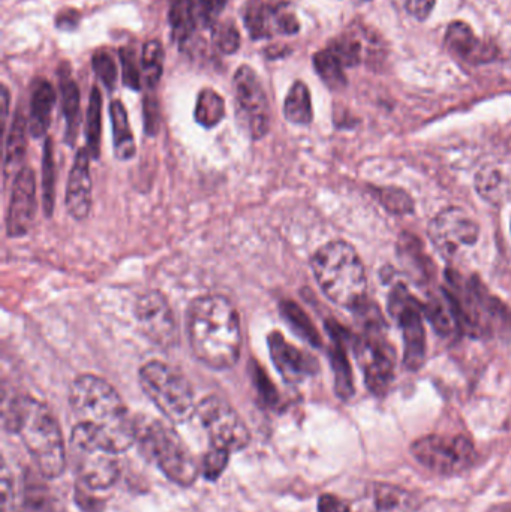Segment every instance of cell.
<instances>
[{"label": "cell", "instance_id": "1", "mask_svg": "<svg viewBox=\"0 0 511 512\" xmlns=\"http://www.w3.org/2000/svg\"><path fill=\"white\" fill-rule=\"evenodd\" d=\"M186 334L195 358L215 370L236 366L242 354V325L234 304L224 295L195 298L186 313Z\"/></svg>", "mask_w": 511, "mask_h": 512}, {"label": "cell", "instance_id": "2", "mask_svg": "<svg viewBox=\"0 0 511 512\" xmlns=\"http://www.w3.org/2000/svg\"><path fill=\"white\" fill-rule=\"evenodd\" d=\"M69 403L78 418L102 441L122 453L137 441L135 421L129 417L128 409L113 385L95 375H80L72 382Z\"/></svg>", "mask_w": 511, "mask_h": 512}, {"label": "cell", "instance_id": "3", "mask_svg": "<svg viewBox=\"0 0 511 512\" xmlns=\"http://www.w3.org/2000/svg\"><path fill=\"white\" fill-rule=\"evenodd\" d=\"M5 426L20 436L45 478L53 480L63 474L66 448L62 432L44 403L29 396L15 397L5 412Z\"/></svg>", "mask_w": 511, "mask_h": 512}, {"label": "cell", "instance_id": "4", "mask_svg": "<svg viewBox=\"0 0 511 512\" xmlns=\"http://www.w3.org/2000/svg\"><path fill=\"white\" fill-rule=\"evenodd\" d=\"M321 291L345 309L359 310L366 301L365 267L353 246L342 240L321 246L311 259Z\"/></svg>", "mask_w": 511, "mask_h": 512}, {"label": "cell", "instance_id": "5", "mask_svg": "<svg viewBox=\"0 0 511 512\" xmlns=\"http://www.w3.org/2000/svg\"><path fill=\"white\" fill-rule=\"evenodd\" d=\"M137 441L153 457L161 471L179 486H191L197 480L198 468L191 451L176 432L161 421H135Z\"/></svg>", "mask_w": 511, "mask_h": 512}, {"label": "cell", "instance_id": "6", "mask_svg": "<svg viewBox=\"0 0 511 512\" xmlns=\"http://www.w3.org/2000/svg\"><path fill=\"white\" fill-rule=\"evenodd\" d=\"M140 384L156 408L173 423H185L197 412L191 384L170 364L158 360L144 364L140 369Z\"/></svg>", "mask_w": 511, "mask_h": 512}, {"label": "cell", "instance_id": "7", "mask_svg": "<svg viewBox=\"0 0 511 512\" xmlns=\"http://www.w3.org/2000/svg\"><path fill=\"white\" fill-rule=\"evenodd\" d=\"M71 454L78 475L89 489H110L119 478V453L86 424L78 423L72 430Z\"/></svg>", "mask_w": 511, "mask_h": 512}, {"label": "cell", "instance_id": "8", "mask_svg": "<svg viewBox=\"0 0 511 512\" xmlns=\"http://www.w3.org/2000/svg\"><path fill=\"white\" fill-rule=\"evenodd\" d=\"M236 116L252 140L266 137L270 129V105L266 90L251 66H240L233 80Z\"/></svg>", "mask_w": 511, "mask_h": 512}, {"label": "cell", "instance_id": "9", "mask_svg": "<svg viewBox=\"0 0 511 512\" xmlns=\"http://www.w3.org/2000/svg\"><path fill=\"white\" fill-rule=\"evenodd\" d=\"M354 351L369 391L375 396H384L395 378V352L377 322L368 324L366 333L354 342Z\"/></svg>", "mask_w": 511, "mask_h": 512}, {"label": "cell", "instance_id": "10", "mask_svg": "<svg viewBox=\"0 0 511 512\" xmlns=\"http://www.w3.org/2000/svg\"><path fill=\"white\" fill-rule=\"evenodd\" d=\"M417 462L437 474L452 475L473 465L476 448L467 436H425L414 442Z\"/></svg>", "mask_w": 511, "mask_h": 512}, {"label": "cell", "instance_id": "11", "mask_svg": "<svg viewBox=\"0 0 511 512\" xmlns=\"http://www.w3.org/2000/svg\"><path fill=\"white\" fill-rule=\"evenodd\" d=\"M390 316L398 322L404 336V364L419 370L426 360V333L423 306L411 297L404 285H396L389 298Z\"/></svg>", "mask_w": 511, "mask_h": 512}, {"label": "cell", "instance_id": "12", "mask_svg": "<svg viewBox=\"0 0 511 512\" xmlns=\"http://www.w3.org/2000/svg\"><path fill=\"white\" fill-rule=\"evenodd\" d=\"M197 415L212 447L224 448L230 453L248 447L251 441L248 427L227 400L218 396L206 397L197 406Z\"/></svg>", "mask_w": 511, "mask_h": 512}, {"label": "cell", "instance_id": "13", "mask_svg": "<svg viewBox=\"0 0 511 512\" xmlns=\"http://www.w3.org/2000/svg\"><path fill=\"white\" fill-rule=\"evenodd\" d=\"M428 234L441 256L452 261L467 249L474 248L480 237V227L461 207H449L432 219Z\"/></svg>", "mask_w": 511, "mask_h": 512}, {"label": "cell", "instance_id": "14", "mask_svg": "<svg viewBox=\"0 0 511 512\" xmlns=\"http://www.w3.org/2000/svg\"><path fill=\"white\" fill-rule=\"evenodd\" d=\"M135 316L144 336L159 348H173L179 339L176 316L162 292L149 291L135 303Z\"/></svg>", "mask_w": 511, "mask_h": 512}, {"label": "cell", "instance_id": "15", "mask_svg": "<svg viewBox=\"0 0 511 512\" xmlns=\"http://www.w3.org/2000/svg\"><path fill=\"white\" fill-rule=\"evenodd\" d=\"M225 5L227 0H174L170 8L174 39L185 44L201 30H213Z\"/></svg>", "mask_w": 511, "mask_h": 512}, {"label": "cell", "instance_id": "16", "mask_svg": "<svg viewBox=\"0 0 511 512\" xmlns=\"http://www.w3.org/2000/svg\"><path fill=\"white\" fill-rule=\"evenodd\" d=\"M245 26L252 39L294 35L300 23L285 3H251L246 9Z\"/></svg>", "mask_w": 511, "mask_h": 512}, {"label": "cell", "instance_id": "17", "mask_svg": "<svg viewBox=\"0 0 511 512\" xmlns=\"http://www.w3.org/2000/svg\"><path fill=\"white\" fill-rule=\"evenodd\" d=\"M36 215L35 174L24 167L15 174L9 203L6 231L9 237H23L32 228Z\"/></svg>", "mask_w": 511, "mask_h": 512}, {"label": "cell", "instance_id": "18", "mask_svg": "<svg viewBox=\"0 0 511 512\" xmlns=\"http://www.w3.org/2000/svg\"><path fill=\"white\" fill-rule=\"evenodd\" d=\"M90 153L87 147L75 156L66 186V209L75 221H84L92 210V176H90Z\"/></svg>", "mask_w": 511, "mask_h": 512}, {"label": "cell", "instance_id": "19", "mask_svg": "<svg viewBox=\"0 0 511 512\" xmlns=\"http://www.w3.org/2000/svg\"><path fill=\"white\" fill-rule=\"evenodd\" d=\"M270 357L285 381L300 382L318 372V361L285 340L281 333L269 336Z\"/></svg>", "mask_w": 511, "mask_h": 512}, {"label": "cell", "instance_id": "20", "mask_svg": "<svg viewBox=\"0 0 511 512\" xmlns=\"http://www.w3.org/2000/svg\"><path fill=\"white\" fill-rule=\"evenodd\" d=\"M446 45L453 56L470 65H483L497 57L495 45L477 38L473 29L464 21H453L447 27Z\"/></svg>", "mask_w": 511, "mask_h": 512}, {"label": "cell", "instance_id": "21", "mask_svg": "<svg viewBox=\"0 0 511 512\" xmlns=\"http://www.w3.org/2000/svg\"><path fill=\"white\" fill-rule=\"evenodd\" d=\"M416 496L402 487L393 484H372L359 512H414L417 510Z\"/></svg>", "mask_w": 511, "mask_h": 512}, {"label": "cell", "instance_id": "22", "mask_svg": "<svg viewBox=\"0 0 511 512\" xmlns=\"http://www.w3.org/2000/svg\"><path fill=\"white\" fill-rule=\"evenodd\" d=\"M56 104V92L44 78L35 80L30 96L29 129L33 137H44L50 128L51 113Z\"/></svg>", "mask_w": 511, "mask_h": 512}, {"label": "cell", "instance_id": "23", "mask_svg": "<svg viewBox=\"0 0 511 512\" xmlns=\"http://www.w3.org/2000/svg\"><path fill=\"white\" fill-rule=\"evenodd\" d=\"M476 189L492 206H503L511 195L510 176L498 164H488L477 173Z\"/></svg>", "mask_w": 511, "mask_h": 512}, {"label": "cell", "instance_id": "24", "mask_svg": "<svg viewBox=\"0 0 511 512\" xmlns=\"http://www.w3.org/2000/svg\"><path fill=\"white\" fill-rule=\"evenodd\" d=\"M111 125H113L114 153L120 161H128L135 155V141L129 126L128 113L122 102L113 101L110 105Z\"/></svg>", "mask_w": 511, "mask_h": 512}, {"label": "cell", "instance_id": "25", "mask_svg": "<svg viewBox=\"0 0 511 512\" xmlns=\"http://www.w3.org/2000/svg\"><path fill=\"white\" fill-rule=\"evenodd\" d=\"M285 119L294 125H309L314 119L311 93L303 81H296L291 86L284 104Z\"/></svg>", "mask_w": 511, "mask_h": 512}, {"label": "cell", "instance_id": "26", "mask_svg": "<svg viewBox=\"0 0 511 512\" xmlns=\"http://www.w3.org/2000/svg\"><path fill=\"white\" fill-rule=\"evenodd\" d=\"M332 327V334L335 336V348L332 349L333 372H335V390L336 394L342 400H348L354 394L353 372H351L350 361H348L347 354H345L344 343L341 342L339 331Z\"/></svg>", "mask_w": 511, "mask_h": 512}, {"label": "cell", "instance_id": "27", "mask_svg": "<svg viewBox=\"0 0 511 512\" xmlns=\"http://www.w3.org/2000/svg\"><path fill=\"white\" fill-rule=\"evenodd\" d=\"M60 98H62V111L66 120V138L68 143H74L80 126V90L69 75L60 78Z\"/></svg>", "mask_w": 511, "mask_h": 512}, {"label": "cell", "instance_id": "28", "mask_svg": "<svg viewBox=\"0 0 511 512\" xmlns=\"http://www.w3.org/2000/svg\"><path fill=\"white\" fill-rule=\"evenodd\" d=\"M314 66L321 80L332 90L344 89L347 86L344 68L341 60L335 56L330 48L318 51L314 56Z\"/></svg>", "mask_w": 511, "mask_h": 512}, {"label": "cell", "instance_id": "29", "mask_svg": "<svg viewBox=\"0 0 511 512\" xmlns=\"http://www.w3.org/2000/svg\"><path fill=\"white\" fill-rule=\"evenodd\" d=\"M225 116V102L218 92L212 89L201 90L195 107V120L204 128H215Z\"/></svg>", "mask_w": 511, "mask_h": 512}, {"label": "cell", "instance_id": "30", "mask_svg": "<svg viewBox=\"0 0 511 512\" xmlns=\"http://www.w3.org/2000/svg\"><path fill=\"white\" fill-rule=\"evenodd\" d=\"M423 313L429 319L435 330L443 336H449L459 325L458 315H456L455 306H453L452 298L447 294V300L435 298L428 306H423Z\"/></svg>", "mask_w": 511, "mask_h": 512}, {"label": "cell", "instance_id": "31", "mask_svg": "<svg viewBox=\"0 0 511 512\" xmlns=\"http://www.w3.org/2000/svg\"><path fill=\"white\" fill-rule=\"evenodd\" d=\"M164 47L158 39L146 42L143 48V57H141V74L147 87L153 89L158 86L161 80L162 71H164Z\"/></svg>", "mask_w": 511, "mask_h": 512}, {"label": "cell", "instance_id": "32", "mask_svg": "<svg viewBox=\"0 0 511 512\" xmlns=\"http://www.w3.org/2000/svg\"><path fill=\"white\" fill-rule=\"evenodd\" d=\"M26 125V119L18 111L11 126V134L6 141L5 176H8L9 171L15 170L26 155Z\"/></svg>", "mask_w": 511, "mask_h": 512}, {"label": "cell", "instance_id": "33", "mask_svg": "<svg viewBox=\"0 0 511 512\" xmlns=\"http://www.w3.org/2000/svg\"><path fill=\"white\" fill-rule=\"evenodd\" d=\"M102 98L101 93L93 87L90 93L89 107L86 116L87 150L92 158H98L101 147Z\"/></svg>", "mask_w": 511, "mask_h": 512}, {"label": "cell", "instance_id": "34", "mask_svg": "<svg viewBox=\"0 0 511 512\" xmlns=\"http://www.w3.org/2000/svg\"><path fill=\"white\" fill-rule=\"evenodd\" d=\"M282 313H284L285 319L290 322L291 327H293L303 339L308 340V342L312 343L314 346L321 345L320 334L315 330L314 324H312L308 315H306L299 306H296V303H293V301H285V303H282Z\"/></svg>", "mask_w": 511, "mask_h": 512}, {"label": "cell", "instance_id": "35", "mask_svg": "<svg viewBox=\"0 0 511 512\" xmlns=\"http://www.w3.org/2000/svg\"><path fill=\"white\" fill-rule=\"evenodd\" d=\"M26 492L18 490L17 480L14 474L9 471L8 465L2 468V511L21 512L24 510Z\"/></svg>", "mask_w": 511, "mask_h": 512}, {"label": "cell", "instance_id": "36", "mask_svg": "<svg viewBox=\"0 0 511 512\" xmlns=\"http://www.w3.org/2000/svg\"><path fill=\"white\" fill-rule=\"evenodd\" d=\"M329 48L344 66H356L362 62V42L353 35H344L335 39Z\"/></svg>", "mask_w": 511, "mask_h": 512}, {"label": "cell", "instance_id": "37", "mask_svg": "<svg viewBox=\"0 0 511 512\" xmlns=\"http://www.w3.org/2000/svg\"><path fill=\"white\" fill-rule=\"evenodd\" d=\"M54 158L51 140L45 143L44 162H42V183H44V207L47 215H51L54 206Z\"/></svg>", "mask_w": 511, "mask_h": 512}, {"label": "cell", "instance_id": "38", "mask_svg": "<svg viewBox=\"0 0 511 512\" xmlns=\"http://www.w3.org/2000/svg\"><path fill=\"white\" fill-rule=\"evenodd\" d=\"M120 66H122L123 84L129 89L140 90L143 83V74H141L140 66L135 57V51L132 48H120Z\"/></svg>", "mask_w": 511, "mask_h": 512}, {"label": "cell", "instance_id": "39", "mask_svg": "<svg viewBox=\"0 0 511 512\" xmlns=\"http://www.w3.org/2000/svg\"><path fill=\"white\" fill-rule=\"evenodd\" d=\"M93 71L98 75L99 80L105 84L107 89L113 90L116 86L119 72H117V65L114 62L110 53L105 50L96 51L92 59Z\"/></svg>", "mask_w": 511, "mask_h": 512}, {"label": "cell", "instance_id": "40", "mask_svg": "<svg viewBox=\"0 0 511 512\" xmlns=\"http://www.w3.org/2000/svg\"><path fill=\"white\" fill-rule=\"evenodd\" d=\"M213 41L221 53L234 54L240 48V33L233 23H218L213 27Z\"/></svg>", "mask_w": 511, "mask_h": 512}, {"label": "cell", "instance_id": "41", "mask_svg": "<svg viewBox=\"0 0 511 512\" xmlns=\"http://www.w3.org/2000/svg\"><path fill=\"white\" fill-rule=\"evenodd\" d=\"M228 460H230V451L224 450V448L212 447V450L204 457L201 472L207 480H218L227 468Z\"/></svg>", "mask_w": 511, "mask_h": 512}, {"label": "cell", "instance_id": "42", "mask_svg": "<svg viewBox=\"0 0 511 512\" xmlns=\"http://www.w3.org/2000/svg\"><path fill=\"white\" fill-rule=\"evenodd\" d=\"M380 192L381 201L390 212L399 213V215L413 212V201L405 192L399 191V189H384Z\"/></svg>", "mask_w": 511, "mask_h": 512}, {"label": "cell", "instance_id": "43", "mask_svg": "<svg viewBox=\"0 0 511 512\" xmlns=\"http://www.w3.org/2000/svg\"><path fill=\"white\" fill-rule=\"evenodd\" d=\"M54 502L44 490H30L26 493L24 508H29L30 512H54Z\"/></svg>", "mask_w": 511, "mask_h": 512}, {"label": "cell", "instance_id": "44", "mask_svg": "<svg viewBox=\"0 0 511 512\" xmlns=\"http://www.w3.org/2000/svg\"><path fill=\"white\" fill-rule=\"evenodd\" d=\"M435 3L437 0H407V9L417 20H426L434 11Z\"/></svg>", "mask_w": 511, "mask_h": 512}, {"label": "cell", "instance_id": "45", "mask_svg": "<svg viewBox=\"0 0 511 512\" xmlns=\"http://www.w3.org/2000/svg\"><path fill=\"white\" fill-rule=\"evenodd\" d=\"M318 512H350V507L336 496L323 495L318 501Z\"/></svg>", "mask_w": 511, "mask_h": 512}, {"label": "cell", "instance_id": "46", "mask_svg": "<svg viewBox=\"0 0 511 512\" xmlns=\"http://www.w3.org/2000/svg\"><path fill=\"white\" fill-rule=\"evenodd\" d=\"M144 119H146V129L149 134L156 131L158 125V102L155 99H146L144 102Z\"/></svg>", "mask_w": 511, "mask_h": 512}, {"label": "cell", "instance_id": "47", "mask_svg": "<svg viewBox=\"0 0 511 512\" xmlns=\"http://www.w3.org/2000/svg\"><path fill=\"white\" fill-rule=\"evenodd\" d=\"M78 18H80V15L75 11L62 12L57 17V27H60V29H72V27L77 26Z\"/></svg>", "mask_w": 511, "mask_h": 512}, {"label": "cell", "instance_id": "48", "mask_svg": "<svg viewBox=\"0 0 511 512\" xmlns=\"http://www.w3.org/2000/svg\"><path fill=\"white\" fill-rule=\"evenodd\" d=\"M494 512H511L510 505H503V507L495 508Z\"/></svg>", "mask_w": 511, "mask_h": 512}, {"label": "cell", "instance_id": "49", "mask_svg": "<svg viewBox=\"0 0 511 512\" xmlns=\"http://www.w3.org/2000/svg\"><path fill=\"white\" fill-rule=\"evenodd\" d=\"M359 2H366V0H359Z\"/></svg>", "mask_w": 511, "mask_h": 512}]
</instances>
